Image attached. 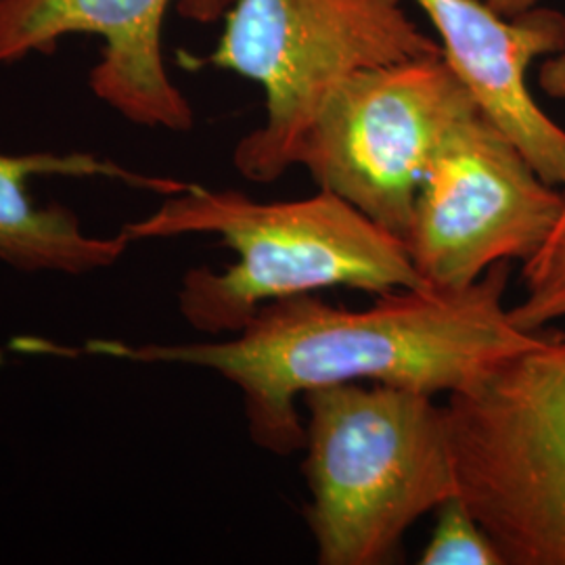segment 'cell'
Returning <instances> with one entry per match:
<instances>
[{
  "mask_svg": "<svg viewBox=\"0 0 565 565\" xmlns=\"http://www.w3.org/2000/svg\"><path fill=\"white\" fill-rule=\"evenodd\" d=\"M509 263L494 264L463 291L401 289L364 310L298 296L263 306L221 342L90 340L82 350L141 364H184L218 373L242 390L249 438L279 457L302 450L298 396L323 385L411 387L457 394L499 364L543 343L511 323L503 306Z\"/></svg>",
  "mask_w": 565,
  "mask_h": 565,
  "instance_id": "6da1fadb",
  "label": "cell"
},
{
  "mask_svg": "<svg viewBox=\"0 0 565 565\" xmlns=\"http://www.w3.org/2000/svg\"><path fill=\"white\" fill-rule=\"evenodd\" d=\"M120 233L130 243L212 235L237 256L224 270L200 266L182 277L179 310L205 335L237 333L266 303L331 287L377 296L427 287L401 237L323 189L258 202L186 182Z\"/></svg>",
  "mask_w": 565,
  "mask_h": 565,
  "instance_id": "7a4b0ae2",
  "label": "cell"
},
{
  "mask_svg": "<svg viewBox=\"0 0 565 565\" xmlns=\"http://www.w3.org/2000/svg\"><path fill=\"white\" fill-rule=\"evenodd\" d=\"M302 398L306 520L319 564L392 562L406 530L457 494L446 406L419 390L364 382Z\"/></svg>",
  "mask_w": 565,
  "mask_h": 565,
  "instance_id": "3957f363",
  "label": "cell"
},
{
  "mask_svg": "<svg viewBox=\"0 0 565 565\" xmlns=\"http://www.w3.org/2000/svg\"><path fill=\"white\" fill-rule=\"evenodd\" d=\"M202 61L260 84L266 118L233 151L243 179L273 182L294 168L303 132L356 72L443 55L403 0H235Z\"/></svg>",
  "mask_w": 565,
  "mask_h": 565,
  "instance_id": "277c9868",
  "label": "cell"
},
{
  "mask_svg": "<svg viewBox=\"0 0 565 565\" xmlns=\"http://www.w3.org/2000/svg\"><path fill=\"white\" fill-rule=\"evenodd\" d=\"M457 494L505 565H565V335L450 394Z\"/></svg>",
  "mask_w": 565,
  "mask_h": 565,
  "instance_id": "5b68a950",
  "label": "cell"
},
{
  "mask_svg": "<svg viewBox=\"0 0 565 565\" xmlns=\"http://www.w3.org/2000/svg\"><path fill=\"white\" fill-rule=\"evenodd\" d=\"M476 107L445 55L363 70L327 97L294 166L404 242L440 142Z\"/></svg>",
  "mask_w": 565,
  "mask_h": 565,
  "instance_id": "8992f818",
  "label": "cell"
},
{
  "mask_svg": "<svg viewBox=\"0 0 565 565\" xmlns=\"http://www.w3.org/2000/svg\"><path fill=\"white\" fill-rule=\"evenodd\" d=\"M565 193L539 177L480 107L465 114L425 172L404 245L427 287L463 291L494 264L534 258Z\"/></svg>",
  "mask_w": 565,
  "mask_h": 565,
  "instance_id": "52a82bcc",
  "label": "cell"
},
{
  "mask_svg": "<svg viewBox=\"0 0 565 565\" xmlns=\"http://www.w3.org/2000/svg\"><path fill=\"white\" fill-rule=\"evenodd\" d=\"M172 2L184 20L214 23L235 0H0V65L49 55L65 36H99L103 55L88 81L95 97L124 120L186 132L195 114L162 53L163 18Z\"/></svg>",
  "mask_w": 565,
  "mask_h": 565,
  "instance_id": "ba28073f",
  "label": "cell"
},
{
  "mask_svg": "<svg viewBox=\"0 0 565 565\" xmlns=\"http://www.w3.org/2000/svg\"><path fill=\"white\" fill-rule=\"evenodd\" d=\"M415 2L478 107L518 145L543 181L565 191V130L527 88L530 65L565 51L564 13L536 4L509 20L486 0Z\"/></svg>",
  "mask_w": 565,
  "mask_h": 565,
  "instance_id": "9c48e42d",
  "label": "cell"
},
{
  "mask_svg": "<svg viewBox=\"0 0 565 565\" xmlns=\"http://www.w3.org/2000/svg\"><path fill=\"white\" fill-rule=\"evenodd\" d=\"M36 177L107 179L162 195L186 184L132 172L93 153H0V263L25 275H90L120 263L130 245L121 233L88 235L78 214L61 203H36L28 191Z\"/></svg>",
  "mask_w": 565,
  "mask_h": 565,
  "instance_id": "30bf717a",
  "label": "cell"
},
{
  "mask_svg": "<svg viewBox=\"0 0 565 565\" xmlns=\"http://www.w3.org/2000/svg\"><path fill=\"white\" fill-rule=\"evenodd\" d=\"M525 298L509 308V319L525 333L565 319V210L551 239L524 264Z\"/></svg>",
  "mask_w": 565,
  "mask_h": 565,
  "instance_id": "8fae6325",
  "label": "cell"
},
{
  "mask_svg": "<svg viewBox=\"0 0 565 565\" xmlns=\"http://www.w3.org/2000/svg\"><path fill=\"white\" fill-rule=\"evenodd\" d=\"M438 522L422 553L424 565H505L499 548L490 541L459 494L446 499Z\"/></svg>",
  "mask_w": 565,
  "mask_h": 565,
  "instance_id": "7c38bea8",
  "label": "cell"
},
{
  "mask_svg": "<svg viewBox=\"0 0 565 565\" xmlns=\"http://www.w3.org/2000/svg\"><path fill=\"white\" fill-rule=\"evenodd\" d=\"M539 84L548 97L565 99V51L557 53V55H551L541 63Z\"/></svg>",
  "mask_w": 565,
  "mask_h": 565,
  "instance_id": "4fadbf2b",
  "label": "cell"
},
{
  "mask_svg": "<svg viewBox=\"0 0 565 565\" xmlns=\"http://www.w3.org/2000/svg\"><path fill=\"white\" fill-rule=\"evenodd\" d=\"M486 2L492 11H497L499 15L509 18V20L522 15V13L539 4V0H486Z\"/></svg>",
  "mask_w": 565,
  "mask_h": 565,
  "instance_id": "5bb4252c",
  "label": "cell"
}]
</instances>
